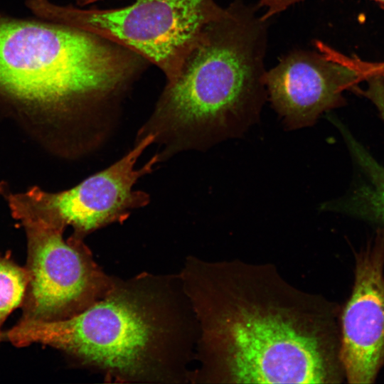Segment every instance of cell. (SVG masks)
I'll return each mask as SVG.
<instances>
[{"label":"cell","mask_w":384,"mask_h":384,"mask_svg":"<svg viewBox=\"0 0 384 384\" xmlns=\"http://www.w3.org/2000/svg\"><path fill=\"white\" fill-rule=\"evenodd\" d=\"M366 82V90H361V92L373 103L384 121V79L374 77Z\"/></svg>","instance_id":"7c38bea8"},{"label":"cell","mask_w":384,"mask_h":384,"mask_svg":"<svg viewBox=\"0 0 384 384\" xmlns=\"http://www.w3.org/2000/svg\"><path fill=\"white\" fill-rule=\"evenodd\" d=\"M147 61L95 34L0 16V95L57 117L98 114Z\"/></svg>","instance_id":"277c9868"},{"label":"cell","mask_w":384,"mask_h":384,"mask_svg":"<svg viewBox=\"0 0 384 384\" xmlns=\"http://www.w3.org/2000/svg\"><path fill=\"white\" fill-rule=\"evenodd\" d=\"M305 0H258L257 6L263 8L264 15L266 18H271L273 16L281 13L290 6L304 1ZM384 8V0H372Z\"/></svg>","instance_id":"4fadbf2b"},{"label":"cell","mask_w":384,"mask_h":384,"mask_svg":"<svg viewBox=\"0 0 384 384\" xmlns=\"http://www.w3.org/2000/svg\"><path fill=\"white\" fill-rule=\"evenodd\" d=\"M154 140L152 134L137 140L119 160L70 189L48 193L33 187L23 193L9 195L13 215L18 220L36 219L63 228L70 225L73 235L82 239L99 228L126 220L133 210L149 203V195L133 187L160 160L156 154L142 167L135 168Z\"/></svg>","instance_id":"52a82bcc"},{"label":"cell","mask_w":384,"mask_h":384,"mask_svg":"<svg viewBox=\"0 0 384 384\" xmlns=\"http://www.w3.org/2000/svg\"><path fill=\"white\" fill-rule=\"evenodd\" d=\"M319 51L296 50L266 70L265 84L271 104L286 128L312 126L326 111L343 105V94L361 82L337 51L317 43Z\"/></svg>","instance_id":"ba28073f"},{"label":"cell","mask_w":384,"mask_h":384,"mask_svg":"<svg viewBox=\"0 0 384 384\" xmlns=\"http://www.w3.org/2000/svg\"><path fill=\"white\" fill-rule=\"evenodd\" d=\"M25 228L28 282L19 322H53L82 313L101 299L116 277L94 260L83 239L64 240L65 228L39 220H20Z\"/></svg>","instance_id":"8992f818"},{"label":"cell","mask_w":384,"mask_h":384,"mask_svg":"<svg viewBox=\"0 0 384 384\" xmlns=\"http://www.w3.org/2000/svg\"><path fill=\"white\" fill-rule=\"evenodd\" d=\"M350 151L366 174L367 181L356 190L351 206L343 209L361 210L384 225V166L346 131L343 132Z\"/></svg>","instance_id":"30bf717a"},{"label":"cell","mask_w":384,"mask_h":384,"mask_svg":"<svg viewBox=\"0 0 384 384\" xmlns=\"http://www.w3.org/2000/svg\"><path fill=\"white\" fill-rule=\"evenodd\" d=\"M233 0L205 27L177 76L168 81L137 140L155 136L160 160L238 137L255 123L267 97L269 20Z\"/></svg>","instance_id":"3957f363"},{"label":"cell","mask_w":384,"mask_h":384,"mask_svg":"<svg viewBox=\"0 0 384 384\" xmlns=\"http://www.w3.org/2000/svg\"><path fill=\"white\" fill-rule=\"evenodd\" d=\"M36 16L119 45L157 66L166 82L178 74L205 27L223 11L214 0H136L108 9L27 0Z\"/></svg>","instance_id":"5b68a950"},{"label":"cell","mask_w":384,"mask_h":384,"mask_svg":"<svg viewBox=\"0 0 384 384\" xmlns=\"http://www.w3.org/2000/svg\"><path fill=\"white\" fill-rule=\"evenodd\" d=\"M28 282L26 267L17 265L10 254L0 255V331L9 314L21 306Z\"/></svg>","instance_id":"8fae6325"},{"label":"cell","mask_w":384,"mask_h":384,"mask_svg":"<svg viewBox=\"0 0 384 384\" xmlns=\"http://www.w3.org/2000/svg\"><path fill=\"white\" fill-rule=\"evenodd\" d=\"M354 282L340 314V358L349 383H372L384 366V234L356 253Z\"/></svg>","instance_id":"9c48e42d"},{"label":"cell","mask_w":384,"mask_h":384,"mask_svg":"<svg viewBox=\"0 0 384 384\" xmlns=\"http://www.w3.org/2000/svg\"><path fill=\"white\" fill-rule=\"evenodd\" d=\"M99 1L102 0H76V2L78 6H85Z\"/></svg>","instance_id":"5bb4252c"},{"label":"cell","mask_w":384,"mask_h":384,"mask_svg":"<svg viewBox=\"0 0 384 384\" xmlns=\"http://www.w3.org/2000/svg\"><path fill=\"white\" fill-rule=\"evenodd\" d=\"M198 328L191 383L337 384L341 307L270 262L186 260L178 274Z\"/></svg>","instance_id":"6da1fadb"},{"label":"cell","mask_w":384,"mask_h":384,"mask_svg":"<svg viewBox=\"0 0 384 384\" xmlns=\"http://www.w3.org/2000/svg\"><path fill=\"white\" fill-rule=\"evenodd\" d=\"M198 335L179 275L143 272L117 277L101 299L74 317L18 321L0 332V341L51 346L114 381L186 383Z\"/></svg>","instance_id":"7a4b0ae2"}]
</instances>
